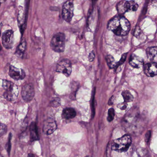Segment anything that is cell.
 Instances as JSON below:
<instances>
[{
	"mask_svg": "<svg viewBox=\"0 0 157 157\" xmlns=\"http://www.w3.org/2000/svg\"><path fill=\"white\" fill-rule=\"evenodd\" d=\"M107 28L116 35L125 36L127 35L130 31V25L124 17L118 15L109 21Z\"/></svg>",
	"mask_w": 157,
	"mask_h": 157,
	"instance_id": "6da1fadb",
	"label": "cell"
},
{
	"mask_svg": "<svg viewBox=\"0 0 157 157\" xmlns=\"http://www.w3.org/2000/svg\"><path fill=\"white\" fill-rule=\"evenodd\" d=\"M132 142L129 135H125L112 142V149L117 152H122L126 151L129 148Z\"/></svg>",
	"mask_w": 157,
	"mask_h": 157,
	"instance_id": "7a4b0ae2",
	"label": "cell"
},
{
	"mask_svg": "<svg viewBox=\"0 0 157 157\" xmlns=\"http://www.w3.org/2000/svg\"><path fill=\"white\" fill-rule=\"evenodd\" d=\"M66 38L63 33H59L56 34L51 40L50 46L54 51L58 53H61L65 50L66 46Z\"/></svg>",
	"mask_w": 157,
	"mask_h": 157,
	"instance_id": "3957f363",
	"label": "cell"
},
{
	"mask_svg": "<svg viewBox=\"0 0 157 157\" xmlns=\"http://www.w3.org/2000/svg\"><path fill=\"white\" fill-rule=\"evenodd\" d=\"M2 87L5 90L4 96L8 101H12L17 98L18 95V88L11 82L4 80Z\"/></svg>",
	"mask_w": 157,
	"mask_h": 157,
	"instance_id": "277c9868",
	"label": "cell"
},
{
	"mask_svg": "<svg viewBox=\"0 0 157 157\" xmlns=\"http://www.w3.org/2000/svg\"><path fill=\"white\" fill-rule=\"evenodd\" d=\"M138 8V5L134 1H122L119 2L117 6V11L120 14H124L127 12L136 11Z\"/></svg>",
	"mask_w": 157,
	"mask_h": 157,
	"instance_id": "5b68a950",
	"label": "cell"
},
{
	"mask_svg": "<svg viewBox=\"0 0 157 157\" xmlns=\"http://www.w3.org/2000/svg\"><path fill=\"white\" fill-rule=\"evenodd\" d=\"M74 8L73 0H68L63 5L62 16L63 19L67 22H70L72 20Z\"/></svg>",
	"mask_w": 157,
	"mask_h": 157,
	"instance_id": "8992f818",
	"label": "cell"
},
{
	"mask_svg": "<svg viewBox=\"0 0 157 157\" xmlns=\"http://www.w3.org/2000/svg\"><path fill=\"white\" fill-rule=\"evenodd\" d=\"M72 66L71 62L68 59L61 60L57 65L56 71L62 73L66 77H69L71 73Z\"/></svg>",
	"mask_w": 157,
	"mask_h": 157,
	"instance_id": "52a82bcc",
	"label": "cell"
},
{
	"mask_svg": "<svg viewBox=\"0 0 157 157\" xmlns=\"http://www.w3.org/2000/svg\"><path fill=\"white\" fill-rule=\"evenodd\" d=\"M22 97L25 101H31L35 95V90L32 83H27L23 87L21 92Z\"/></svg>",
	"mask_w": 157,
	"mask_h": 157,
	"instance_id": "ba28073f",
	"label": "cell"
},
{
	"mask_svg": "<svg viewBox=\"0 0 157 157\" xmlns=\"http://www.w3.org/2000/svg\"><path fill=\"white\" fill-rule=\"evenodd\" d=\"M2 42L3 46L7 49L13 47L14 43V34L12 30H7L3 33Z\"/></svg>",
	"mask_w": 157,
	"mask_h": 157,
	"instance_id": "9c48e42d",
	"label": "cell"
},
{
	"mask_svg": "<svg viewBox=\"0 0 157 157\" xmlns=\"http://www.w3.org/2000/svg\"><path fill=\"white\" fill-rule=\"evenodd\" d=\"M9 75L12 78L16 80L23 79L25 76V72L24 70L17 68L13 66L10 67Z\"/></svg>",
	"mask_w": 157,
	"mask_h": 157,
	"instance_id": "30bf717a",
	"label": "cell"
},
{
	"mask_svg": "<svg viewBox=\"0 0 157 157\" xmlns=\"http://www.w3.org/2000/svg\"><path fill=\"white\" fill-rule=\"evenodd\" d=\"M57 128L56 122L52 119H48L45 122L43 127V131L46 135L52 134Z\"/></svg>",
	"mask_w": 157,
	"mask_h": 157,
	"instance_id": "8fae6325",
	"label": "cell"
},
{
	"mask_svg": "<svg viewBox=\"0 0 157 157\" xmlns=\"http://www.w3.org/2000/svg\"><path fill=\"white\" fill-rule=\"evenodd\" d=\"M145 74L148 77H153L157 75V64L155 62L148 63L144 66Z\"/></svg>",
	"mask_w": 157,
	"mask_h": 157,
	"instance_id": "7c38bea8",
	"label": "cell"
},
{
	"mask_svg": "<svg viewBox=\"0 0 157 157\" xmlns=\"http://www.w3.org/2000/svg\"><path fill=\"white\" fill-rule=\"evenodd\" d=\"M129 63L131 67L135 68H139L144 65V60L140 57L134 54L130 56Z\"/></svg>",
	"mask_w": 157,
	"mask_h": 157,
	"instance_id": "4fadbf2b",
	"label": "cell"
},
{
	"mask_svg": "<svg viewBox=\"0 0 157 157\" xmlns=\"http://www.w3.org/2000/svg\"><path fill=\"white\" fill-rule=\"evenodd\" d=\"M76 112L74 109L67 108L63 110L62 117L66 119H70L74 118L76 116Z\"/></svg>",
	"mask_w": 157,
	"mask_h": 157,
	"instance_id": "5bb4252c",
	"label": "cell"
},
{
	"mask_svg": "<svg viewBox=\"0 0 157 157\" xmlns=\"http://www.w3.org/2000/svg\"><path fill=\"white\" fill-rule=\"evenodd\" d=\"M157 47H149L146 49V53L149 59L152 60L157 55Z\"/></svg>",
	"mask_w": 157,
	"mask_h": 157,
	"instance_id": "9a60e30c",
	"label": "cell"
},
{
	"mask_svg": "<svg viewBox=\"0 0 157 157\" xmlns=\"http://www.w3.org/2000/svg\"><path fill=\"white\" fill-rule=\"evenodd\" d=\"M25 48H26V42L25 40L24 39L23 41H22L21 43L18 46L16 50V54L20 56H22L25 51Z\"/></svg>",
	"mask_w": 157,
	"mask_h": 157,
	"instance_id": "2e32d148",
	"label": "cell"
},
{
	"mask_svg": "<svg viewBox=\"0 0 157 157\" xmlns=\"http://www.w3.org/2000/svg\"><path fill=\"white\" fill-rule=\"evenodd\" d=\"M122 95L124 98V101L125 102H130L134 100L133 95L128 91H124L122 92Z\"/></svg>",
	"mask_w": 157,
	"mask_h": 157,
	"instance_id": "e0dca14e",
	"label": "cell"
},
{
	"mask_svg": "<svg viewBox=\"0 0 157 157\" xmlns=\"http://www.w3.org/2000/svg\"><path fill=\"white\" fill-rule=\"evenodd\" d=\"M31 135L32 138L34 140H37L38 139V135L37 134V128L36 124L35 123H33L30 127Z\"/></svg>",
	"mask_w": 157,
	"mask_h": 157,
	"instance_id": "ac0fdd59",
	"label": "cell"
},
{
	"mask_svg": "<svg viewBox=\"0 0 157 157\" xmlns=\"http://www.w3.org/2000/svg\"><path fill=\"white\" fill-rule=\"evenodd\" d=\"M106 62L108 67L111 69L114 68L116 66L117 63L115 60L111 56H107L105 58Z\"/></svg>",
	"mask_w": 157,
	"mask_h": 157,
	"instance_id": "d6986e66",
	"label": "cell"
},
{
	"mask_svg": "<svg viewBox=\"0 0 157 157\" xmlns=\"http://www.w3.org/2000/svg\"><path fill=\"white\" fill-rule=\"evenodd\" d=\"M115 111L113 108H111L108 110V116H107V120L109 122H111L113 120L114 118Z\"/></svg>",
	"mask_w": 157,
	"mask_h": 157,
	"instance_id": "ffe728a7",
	"label": "cell"
},
{
	"mask_svg": "<svg viewBox=\"0 0 157 157\" xmlns=\"http://www.w3.org/2000/svg\"><path fill=\"white\" fill-rule=\"evenodd\" d=\"M60 104V100L59 98H55L50 102L51 106H54V107H57V106H59Z\"/></svg>",
	"mask_w": 157,
	"mask_h": 157,
	"instance_id": "44dd1931",
	"label": "cell"
},
{
	"mask_svg": "<svg viewBox=\"0 0 157 157\" xmlns=\"http://www.w3.org/2000/svg\"><path fill=\"white\" fill-rule=\"evenodd\" d=\"M7 131V126L4 124L0 123V137L5 134Z\"/></svg>",
	"mask_w": 157,
	"mask_h": 157,
	"instance_id": "7402d4cb",
	"label": "cell"
},
{
	"mask_svg": "<svg viewBox=\"0 0 157 157\" xmlns=\"http://www.w3.org/2000/svg\"><path fill=\"white\" fill-rule=\"evenodd\" d=\"M127 54H124V55H123L122 56V58H121V59H120V61L118 62V63H117L116 66V67H117L118 66H120V65L123 64V63L124 62L126 58Z\"/></svg>",
	"mask_w": 157,
	"mask_h": 157,
	"instance_id": "603a6c76",
	"label": "cell"
},
{
	"mask_svg": "<svg viewBox=\"0 0 157 157\" xmlns=\"http://www.w3.org/2000/svg\"><path fill=\"white\" fill-rule=\"evenodd\" d=\"M127 105L126 102H125L122 103L118 104L117 107L121 110H125L127 108Z\"/></svg>",
	"mask_w": 157,
	"mask_h": 157,
	"instance_id": "cb8c5ba5",
	"label": "cell"
},
{
	"mask_svg": "<svg viewBox=\"0 0 157 157\" xmlns=\"http://www.w3.org/2000/svg\"><path fill=\"white\" fill-rule=\"evenodd\" d=\"M94 57H95V55H94V53L93 52H91V53H90V55H89V60H90V61H93Z\"/></svg>",
	"mask_w": 157,
	"mask_h": 157,
	"instance_id": "d4e9b609",
	"label": "cell"
},
{
	"mask_svg": "<svg viewBox=\"0 0 157 157\" xmlns=\"http://www.w3.org/2000/svg\"><path fill=\"white\" fill-rule=\"evenodd\" d=\"M150 136L151 132L150 131H148L147 133L146 134V138H145V139H146V142H148L149 140V139L150 138Z\"/></svg>",
	"mask_w": 157,
	"mask_h": 157,
	"instance_id": "484cf974",
	"label": "cell"
},
{
	"mask_svg": "<svg viewBox=\"0 0 157 157\" xmlns=\"http://www.w3.org/2000/svg\"><path fill=\"white\" fill-rule=\"evenodd\" d=\"M1 49H2L1 46L0 45V50H1Z\"/></svg>",
	"mask_w": 157,
	"mask_h": 157,
	"instance_id": "4316f807",
	"label": "cell"
},
{
	"mask_svg": "<svg viewBox=\"0 0 157 157\" xmlns=\"http://www.w3.org/2000/svg\"><path fill=\"white\" fill-rule=\"evenodd\" d=\"M0 5H1V0H0Z\"/></svg>",
	"mask_w": 157,
	"mask_h": 157,
	"instance_id": "83f0119b",
	"label": "cell"
}]
</instances>
